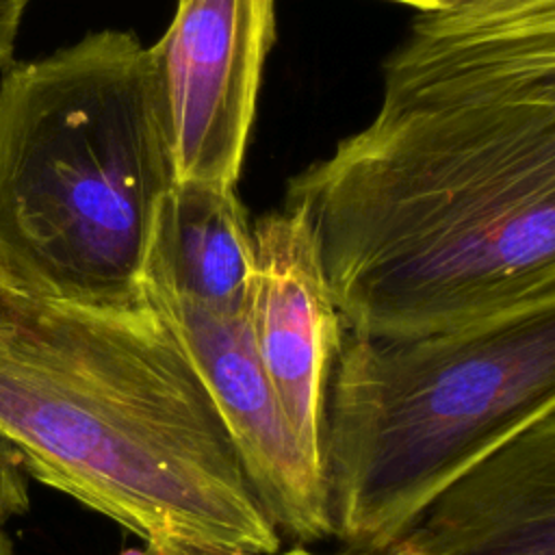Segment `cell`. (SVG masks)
<instances>
[{
    "label": "cell",
    "mask_w": 555,
    "mask_h": 555,
    "mask_svg": "<svg viewBox=\"0 0 555 555\" xmlns=\"http://www.w3.org/2000/svg\"><path fill=\"white\" fill-rule=\"evenodd\" d=\"M347 334L555 306V0L418 15L377 115L295 176Z\"/></svg>",
    "instance_id": "cell-1"
},
{
    "label": "cell",
    "mask_w": 555,
    "mask_h": 555,
    "mask_svg": "<svg viewBox=\"0 0 555 555\" xmlns=\"http://www.w3.org/2000/svg\"><path fill=\"white\" fill-rule=\"evenodd\" d=\"M0 438L26 475L154 555H278L230 438L167 317L37 295L0 327Z\"/></svg>",
    "instance_id": "cell-2"
},
{
    "label": "cell",
    "mask_w": 555,
    "mask_h": 555,
    "mask_svg": "<svg viewBox=\"0 0 555 555\" xmlns=\"http://www.w3.org/2000/svg\"><path fill=\"white\" fill-rule=\"evenodd\" d=\"M173 186L150 50L98 30L0 76V254L37 295L145 297Z\"/></svg>",
    "instance_id": "cell-3"
},
{
    "label": "cell",
    "mask_w": 555,
    "mask_h": 555,
    "mask_svg": "<svg viewBox=\"0 0 555 555\" xmlns=\"http://www.w3.org/2000/svg\"><path fill=\"white\" fill-rule=\"evenodd\" d=\"M555 410V306L416 336H343L323 425L332 535L382 555L464 470Z\"/></svg>",
    "instance_id": "cell-4"
},
{
    "label": "cell",
    "mask_w": 555,
    "mask_h": 555,
    "mask_svg": "<svg viewBox=\"0 0 555 555\" xmlns=\"http://www.w3.org/2000/svg\"><path fill=\"white\" fill-rule=\"evenodd\" d=\"M273 39L275 0H178L147 48L173 182L234 186Z\"/></svg>",
    "instance_id": "cell-5"
},
{
    "label": "cell",
    "mask_w": 555,
    "mask_h": 555,
    "mask_svg": "<svg viewBox=\"0 0 555 555\" xmlns=\"http://www.w3.org/2000/svg\"><path fill=\"white\" fill-rule=\"evenodd\" d=\"M145 291L167 317L189 356L262 512L299 542L332 535L323 475L291 438L249 321V304L219 310L178 297L145 278Z\"/></svg>",
    "instance_id": "cell-6"
},
{
    "label": "cell",
    "mask_w": 555,
    "mask_h": 555,
    "mask_svg": "<svg viewBox=\"0 0 555 555\" xmlns=\"http://www.w3.org/2000/svg\"><path fill=\"white\" fill-rule=\"evenodd\" d=\"M251 234L254 343L291 438L323 475L325 401L345 327L304 215L284 206L256 219Z\"/></svg>",
    "instance_id": "cell-7"
},
{
    "label": "cell",
    "mask_w": 555,
    "mask_h": 555,
    "mask_svg": "<svg viewBox=\"0 0 555 555\" xmlns=\"http://www.w3.org/2000/svg\"><path fill=\"white\" fill-rule=\"evenodd\" d=\"M382 555H555V410L451 481Z\"/></svg>",
    "instance_id": "cell-8"
},
{
    "label": "cell",
    "mask_w": 555,
    "mask_h": 555,
    "mask_svg": "<svg viewBox=\"0 0 555 555\" xmlns=\"http://www.w3.org/2000/svg\"><path fill=\"white\" fill-rule=\"evenodd\" d=\"M147 280L219 310L249 304L254 234L234 186L173 182L158 217Z\"/></svg>",
    "instance_id": "cell-9"
},
{
    "label": "cell",
    "mask_w": 555,
    "mask_h": 555,
    "mask_svg": "<svg viewBox=\"0 0 555 555\" xmlns=\"http://www.w3.org/2000/svg\"><path fill=\"white\" fill-rule=\"evenodd\" d=\"M26 477L17 453L0 438V527H7L13 518L26 514L30 505Z\"/></svg>",
    "instance_id": "cell-10"
},
{
    "label": "cell",
    "mask_w": 555,
    "mask_h": 555,
    "mask_svg": "<svg viewBox=\"0 0 555 555\" xmlns=\"http://www.w3.org/2000/svg\"><path fill=\"white\" fill-rule=\"evenodd\" d=\"M37 297L35 291H30L9 267V262L0 254V327L11 325L17 321V317L30 306V301Z\"/></svg>",
    "instance_id": "cell-11"
},
{
    "label": "cell",
    "mask_w": 555,
    "mask_h": 555,
    "mask_svg": "<svg viewBox=\"0 0 555 555\" xmlns=\"http://www.w3.org/2000/svg\"><path fill=\"white\" fill-rule=\"evenodd\" d=\"M30 0H0V67L13 63L15 37Z\"/></svg>",
    "instance_id": "cell-12"
},
{
    "label": "cell",
    "mask_w": 555,
    "mask_h": 555,
    "mask_svg": "<svg viewBox=\"0 0 555 555\" xmlns=\"http://www.w3.org/2000/svg\"><path fill=\"white\" fill-rule=\"evenodd\" d=\"M421 11V15H451L462 11H473L481 7H492L505 0H395Z\"/></svg>",
    "instance_id": "cell-13"
},
{
    "label": "cell",
    "mask_w": 555,
    "mask_h": 555,
    "mask_svg": "<svg viewBox=\"0 0 555 555\" xmlns=\"http://www.w3.org/2000/svg\"><path fill=\"white\" fill-rule=\"evenodd\" d=\"M0 555H17L15 544H13L7 527H0Z\"/></svg>",
    "instance_id": "cell-14"
},
{
    "label": "cell",
    "mask_w": 555,
    "mask_h": 555,
    "mask_svg": "<svg viewBox=\"0 0 555 555\" xmlns=\"http://www.w3.org/2000/svg\"><path fill=\"white\" fill-rule=\"evenodd\" d=\"M282 555H323V553H314V551L306 548L304 544H299V546H295V548H288V551H284ZM332 555H366V553H356V551H349V553H332Z\"/></svg>",
    "instance_id": "cell-15"
},
{
    "label": "cell",
    "mask_w": 555,
    "mask_h": 555,
    "mask_svg": "<svg viewBox=\"0 0 555 555\" xmlns=\"http://www.w3.org/2000/svg\"><path fill=\"white\" fill-rule=\"evenodd\" d=\"M119 555H154V553H150V551L143 546V548H126V551L119 553Z\"/></svg>",
    "instance_id": "cell-16"
},
{
    "label": "cell",
    "mask_w": 555,
    "mask_h": 555,
    "mask_svg": "<svg viewBox=\"0 0 555 555\" xmlns=\"http://www.w3.org/2000/svg\"><path fill=\"white\" fill-rule=\"evenodd\" d=\"M212 555H249V553H212Z\"/></svg>",
    "instance_id": "cell-17"
}]
</instances>
